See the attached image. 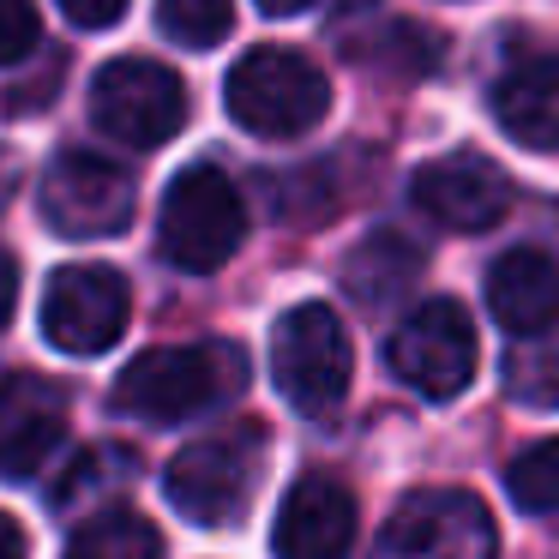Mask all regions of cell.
Returning a JSON list of instances; mask_svg holds the SVG:
<instances>
[{"mask_svg": "<svg viewBox=\"0 0 559 559\" xmlns=\"http://www.w3.org/2000/svg\"><path fill=\"white\" fill-rule=\"evenodd\" d=\"M493 121L511 145L559 151V55H530L493 85Z\"/></svg>", "mask_w": 559, "mask_h": 559, "instance_id": "cell-15", "label": "cell"}, {"mask_svg": "<svg viewBox=\"0 0 559 559\" xmlns=\"http://www.w3.org/2000/svg\"><path fill=\"white\" fill-rule=\"evenodd\" d=\"M271 379H277L283 403L301 415H331L349 397L355 343L325 301H301L277 319V331H271Z\"/></svg>", "mask_w": 559, "mask_h": 559, "instance_id": "cell-4", "label": "cell"}, {"mask_svg": "<svg viewBox=\"0 0 559 559\" xmlns=\"http://www.w3.org/2000/svg\"><path fill=\"white\" fill-rule=\"evenodd\" d=\"M31 554V542H25V530H19L7 511H0V559H25Z\"/></svg>", "mask_w": 559, "mask_h": 559, "instance_id": "cell-25", "label": "cell"}, {"mask_svg": "<svg viewBox=\"0 0 559 559\" xmlns=\"http://www.w3.org/2000/svg\"><path fill=\"white\" fill-rule=\"evenodd\" d=\"M223 103H229V121L247 127L253 139H301L325 121L331 109V85L301 49H283V43H259L223 79Z\"/></svg>", "mask_w": 559, "mask_h": 559, "instance_id": "cell-2", "label": "cell"}, {"mask_svg": "<svg viewBox=\"0 0 559 559\" xmlns=\"http://www.w3.org/2000/svg\"><path fill=\"white\" fill-rule=\"evenodd\" d=\"M355 547V499L331 475H301L283 493V511L271 523L277 559H349Z\"/></svg>", "mask_w": 559, "mask_h": 559, "instance_id": "cell-13", "label": "cell"}, {"mask_svg": "<svg viewBox=\"0 0 559 559\" xmlns=\"http://www.w3.org/2000/svg\"><path fill=\"white\" fill-rule=\"evenodd\" d=\"M475 325L457 301H421L409 319H397L385 343V361L415 397L427 403H445L457 391H469L475 379Z\"/></svg>", "mask_w": 559, "mask_h": 559, "instance_id": "cell-8", "label": "cell"}, {"mask_svg": "<svg viewBox=\"0 0 559 559\" xmlns=\"http://www.w3.org/2000/svg\"><path fill=\"white\" fill-rule=\"evenodd\" d=\"M415 205H421L439 229L481 235L511 211V181H506V169H493V163L481 157V151H451V157H433V163L415 169Z\"/></svg>", "mask_w": 559, "mask_h": 559, "instance_id": "cell-11", "label": "cell"}, {"mask_svg": "<svg viewBox=\"0 0 559 559\" xmlns=\"http://www.w3.org/2000/svg\"><path fill=\"white\" fill-rule=\"evenodd\" d=\"M259 451H265V433L259 427H229V433L193 439L169 457L163 469V493L181 518L193 523H235L241 506L259 487Z\"/></svg>", "mask_w": 559, "mask_h": 559, "instance_id": "cell-5", "label": "cell"}, {"mask_svg": "<svg viewBox=\"0 0 559 559\" xmlns=\"http://www.w3.org/2000/svg\"><path fill=\"white\" fill-rule=\"evenodd\" d=\"M506 493L518 511H559V439H535L506 463Z\"/></svg>", "mask_w": 559, "mask_h": 559, "instance_id": "cell-19", "label": "cell"}, {"mask_svg": "<svg viewBox=\"0 0 559 559\" xmlns=\"http://www.w3.org/2000/svg\"><path fill=\"white\" fill-rule=\"evenodd\" d=\"M247 241V199L223 169L199 163L181 169L163 193V217H157V247L175 271H217L235 259V247Z\"/></svg>", "mask_w": 559, "mask_h": 559, "instance_id": "cell-3", "label": "cell"}, {"mask_svg": "<svg viewBox=\"0 0 559 559\" xmlns=\"http://www.w3.org/2000/svg\"><path fill=\"white\" fill-rule=\"evenodd\" d=\"M259 7H265L271 19H295V13H307L313 0H259Z\"/></svg>", "mask_w": 559, "mask_h": 559, "instance_id": "cell-26", "label": "cell"}, {"mask_svg": "<svg viewBox=\"0 0 559 559\" xmlns=\"http://www.w3.org/2000/svg\"><path fill=\"white\" fill-rule=\"evenodd\" d=\"M133 295L109 265H61L43 289V337L61 355H103L121 343Z\"/></svg>", "mask_w": 559, "mask_h": 559, "instance_id": "cell-10", "label": "cell"}, {"mask_svg": "<svg viewBox=\"0 0 559 559\" xmlns=\"http://www.w3.org/2000/svg\"><path fill=\"white\" fill-rule=\"evenodd\" d=\"M43 217H49L55 235L67 241H103V235H121L133 223L139 187L133 169L103 151H61V157L43 169Z\"/></svg>", "mask_w": 559, "mask_h": 559, "instance_id": "cell-6", "label": "cell"}, {"mask_svg": "<svg viewBox=\"0 0 559 559\" xmlns=\"http://www.w3.org/2000/svg\"><path fill=\"white\" fill-rule=\"evenodd\" d=\"M493 554H499L493 518L463 487L409 493L373 547V559H493Z\"/></svg>", "mask_w": 559, "mask_h": 559, "instance_id": "cell-9", "label": "cell"}, {"mask_svg": "<svg viewBox=\"0 0 559 559\" xmlns=\"http://www.w3.org/2000/svg\"><path fill=\"white\" fill-rule=\"evenodd\" d=\"M67 439V391L37 373L0 379V481H31Z\"/></svg>", "mask_w": 559, "mask_h": 559, "instance_id": "cell-12", "label": "cell"}, {"mask_svg": "<svg viewBox=\"0 0 559 559\" xmlns=\"http://www.w3.org/2000/svg\"><path fill=\"white\" fill-rule=\"evenodd\" d=\"M91 115H97V127L115 145L157 151L187 127V85H181V73H169L163 61L127 55V61H109L97 73V85H91Z\"/></svg>", "mask_w": 559, "mask_h": 559, "instance_id": "cell-7", "label": "cell"}, {"mask_svg": "<svg viewBox=\"0 0 559 559\" xmlns=\"http://www.w3.org/2000/svg\"><path fill=\"white\" fill-rule=\"evenodd\" d=\"M487 313L511 337L547 331L559 319V265L542 247H511V253H499L493 271H487Z\"/></svg>", "mask_w": 559, "mask_h": 559, "instance_id": "cell-14", "label": "cell"}, {"mask_svg": "<svg viewBox=\"0 0 559 559\" xmlns=\"http://www.w3.org/2000/svg\"><path fill=\"white\" fill-rule=\"evenodd\" d=\"M127 7H133V0H61V13L73 19L79 31H109V25H121Z\"/></svg>", "mask_w": 559, "mask_h": 559, "instance_id": "cell-23", "label": "cell"}, {"mask_svg": "<svg viewBox=\"0 0 559 559\" xmlns=\"http://www.w3.org/2000/svg\"><path fill=\"white\" fill-rule=\"evenodd\" d=\"M415 271H421V253H415L403 235H373V241H367L361 253L343 265V283L355 289V301L379 307V301H391V295H397Z\"/></svg>", "mask_w": 559, "mask_h": 559, "instance_id": "cell-17", "label": "cell"}, {"mask_svg": "<svg viewBox=\"0 0 559 559\" xmlns=\"http://www.w3.org/2000/svg\"><path fill=\"white\" fill-rule=\"evenodd\" d=\"M13 307H19V265H13V253L0 247V325L13 319Z\"/></svg>", "mask_w": 559, "mask_h": 559, "instance_id": "cell-24", "label": "cell"}, {"mask_svg": "<svg viewBox=\"0 0 559 559\" xmlns=\"http://www.w3.org/2000/svg\"><path fill=\"white\" fill-rule=\"evenodd\" d=\"M247 385V355L235 343H175L145 349L115 379V409L139 421H187L217 403H229Z\"/></svg>", "mask_w": 559, "mask_h": 559, "instance_id": "cell-1", "label": "cell"}, {"mask_svg": "<svg viewBox=\"0 0 559 559\" xmlns=\"http://www.w3.org/2000/svg\"><path fill=\"white\" fill-rule=\"evenodd\" d=\"M157 25L181 49H217L235 25V0H157Z\"/></svg>", "mask_w": 559, "mask_h": 559, "instance_id": "cell-20", "label": "cell"}, {"mask_svg": "<svg viewBox=\"0 0 559 559\" xmlns=\"http://www.w3.org/2000/svg\"><path fill=\"white\" fill-rule=\"evenodd\" d=\"M127 475H133V457H127V451L97 445V451H85V457L67 469V481L55 487V499H61V506H79V499H91L103 481H127Z\"/></svg>", "mask_w": 559, "mask_h": 559, "instance_id": "cell-21", "label": "cell"}, {"mask_svg": "<svg viewBox=\"0 0 559 559\" xmlns=\"http://www.w3.org/2000/svg\"><path fill=\"white\" fill-rule=\"evenodd\" d=\"M43 43V19L37 0H0V67L25 61L31 49Z\"/></svg>", "mask_w": 559, "mask_h": 559, "instance_id": "cell-22", "label": "cell"}, {"mask_svg": "<svg viewBox=\"0 0 559 559\" xmlns=\"http://www.w3.org/2000/svg\"><path fill=\"white\" fill-rule=\"evenodd\" d=\"M506 391L518 403H542L559 409V319L547 331L518 337V349L506 355Z\"/></svg>", "mask_w": 559, "mask_h": 559, "instance_id": "cell-18", "label": "cell"}, {"mask_svg": "<svg viewBox=\"0 0 559 559\" xmlns=\"http://www.w3.org/2000/svg\"><path fill=\"white\" fill-rule=\"evenodd\" d=\"M67 559H163V535L151 518H139L127 506H109L85 530H73Z\"/></svg>", "mask_w": 559, "mask_h": 559, "instance_id": "cell-16", "label": "cell"}]
</instances>
